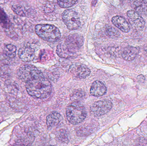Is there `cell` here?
Masks as SVG:
<instances>
[{
	"label": "cell",
	"instance_id": "1",
	"mask_svg": "<svg viewBox=\"0 0 147 146\" xmlns=\"http://www.w3.org/2000/svg\"><path fill=\"white\" fill-rule=\"evenodd\" d=\"M84 38L77 33L70 34L65 38L58 45L57 53L60 57H73L84 44Z\"/></svg>",
	"mask_w": 147,
	"mask_h": 146
},
{
	"label": "cell",
	"instance_id": "2",
	"mask_svg": "<svg viewBox=\"0 0 147 146\" xmlns=\"http://www.w3.org/2000/svg\"><path fill=\"white\" fill-rule=\"evenodd\" d=\"M25 83L28 93L33 97L45 98L51 93V82L43 75L32 79Z\"/></svg>",
	"mask_w": 147,
	"mask_h": 146
},
{
	"label": "cell",
	"instance_id": "3",
	"mask_svg": "<svg viewBox=\"0 0 147 146\" xmlns=\"http://www.w3.org/2000/svg\"><path fill=\"white\" fill-rule=\"evenodd\" d=\"M35 31L39 37L47 42H55L61 37L59 29L53 25L39 24L35 26Z\"/></svg>",
	"mask_w": 147,
	"mask_h": 146
},
{
	"label": "cell",
	"instance_id": "4",
	"mask_svg": "<svg viewBox=\"0 0 147 146\" xmlns=\"http://www.w3.org/2000/svg\"><path fill=\"white\" fill-rule=\"evenodd\" d=\"M66 114L68 121L73 124L80 123L86 116L84 107L80 103L77 102L72 103L68 106Z\"/></svg>",
	"mask_w": 147,
	"mask_h": 146
},
{
	"label": "cell",
	"instance_id": "5",
	"mask_svg": "<svg viewBox=\"0 0 147 146\" xmlns=\"http://www.w3.org/2000/svg\"><path fill=\"white\" fill-rule=\"evenodd\" d=\"M19 79L26 83L34 78L43 75L42 72L37 67L32 65H25L22 66L17 71Z\"/></svg>",
	"mask_w": 147,
	"mask_h": 146
},
{
	"label": "cell",
	"instance_id": "6",
	"mask_svg": "<svg viewBox=\"0 0 147 146\" xmlns=\"http://www.w3.org/2000/svg\"><path fill=\"white\" fill-rule=\"evenodd\" d=\"M62 18L69 30H76L80 26V19L78 15L73 9L65 10L62 14Z\"/></svg>",
	"mask_w": 147,
	"mask_h": 146
},
{
	"label": "cell",
	"instance_id": "7",
	"mask_svg": "<svg viewBox=\"0 0 147 146\" xmlns=\"http://www.w3.org/2000/svg\"><path fill=\"white\" fill-rule=\"evenodd\" d=\"M112 107V103L109 100H100L92 105L91 107V111L93 115L99 117L107 114Z\"/></svg>",
	"mask_w": 147,
	"mask_h": 146
},
{
	"label": "cell",
	"instance_id": "8",
	"mask_svg": "<svg viewBox=\"0 0 147 146\" xmlns=\"http://www.w3.org/2000/svg\"><path fill=\"white\" fill-rule=\"evenodd\" d=\"M129 20L131 26L137 31H141L144 28L145 21L140 14L135 10H129L127 12Z\"/></svg>",
	"mask_w": 147,
	"mask_h": 146
},
{
	"label": "cell",
	"instance_id": "9",
	"mask_svg": "<svg viewBox=\"0 0 147 146\" xmlns=\"http://www.w3.org/2000/svg\"><path fill=\"white\" fill-rule=\"evenodd\" d=\"M70 72L74 77L79 79L86 78L90 75L91 72L86 66L81 63H76L72 65L71 67Z\"/></svg>",
	"mask_w": 147,
	"mask_h": 146
},
{
	"label": "cell",
	"instance_id": "10",
	"mask_svg": "<svg viewBox=\"0 0 147 146\" xmlns=\"http://www.w3.org/2000/svg\"><path fill=\"white\" fill-rule=\"evenodd\" d=\"M19 58L25 62H30L33 61L35 57L34 50L29 46H23L18 51Z\"/></svg>",
	"mask_w": 147,
	"mask_h": 146
},
{
	"label": "cell",
	"instance_id": "11",
	"mask_svg": "<svg viewBox=\"0 0 147 146\" xmlns=\"http://www.w3.org/2000/svg\"><path fill=\"white\" fill-rule=\"evenodd\" d=\"M106 91L107 88L104 84L99 81H96L92 85L90 93L94 97H98L104 95Z\"/></svg>",
	"mask_w": 147,
	"mask_h": 146
},
{
	"label": "cell",
	"instance_id": "12",
	"mask_svg": "<svg viewBox=\"0 0 147 146\" xmlns=\"http://www.w3.org/2000/svg\"><path fill=\"white\" fill-rule=\"evenodd\" d=\"M111 21L114 25L119 28L122 31L127 33L130 31V25L124 17L117 15L112 18Z\"/></svg>",
	"mask_w": 147,
	"mask_h": 146
},
{
	"label": "cell",
	"instance_id": "13",
	"mask_svg": "<svg viewBox=\"0 0 147 146\" xmlns=\"http://www.w3.org/2000/svg\"><path fill=\"white\" fill-rule=\"evenodd\" d=\"M139 52V49L133 46H127L123 50L122 56L125 61H130L136 58Z\"/></svg>",
	"mask_w": 147,
	"mask_h": 146
},
{
	"label": "cell",
	"instance_id": "14",
	"mask_svg": "<svg viewBox=\"0 0 147 146\" xmlns=\"http://www.w3.org/2000/svg\"><path fill=\"white\" fill-rule=\"evenodd\" d=\"M62 119L63 118L59 113L57 112L51 113L47 117L46 123L47 127L50 128L57 127L62 121Z\"/></svg>",
	"mask_w": 147,
	"mask_h": 146
},
{
	"label": "cell",
	"instance_id": "15",
	"mask_svg": "<svg viewBox=\"0 0 147 146\" xmlns=\"http://www.w3.org/2000/svg\"><path fill=\"white\" fill-rule=\"evenodd\" d=\"M134 9L138 13L147 15V2L145 1H136L133 3Z\"/></svg>",
	"mask_w": 147,
	"mask_h": 146
},
{
	"label": "cell",
	"instance_id": "16",
	"mask_svg": "<svg viewBox=\"0 0 147 146\" xmlns=\"http://www.w3.org/2000/svg\"><path fill=\"white\" fill-rule=\"evenodd\" d=\"M0 24L3 28L8 30L11 26V23L9 18L3 9L0 8Z\"/></svg>",
	"mask_w": 147,
	"mask_h": 146
},
{
	"label": "cell",
	"instance_id": "17",
	"mask_svg": "<svg viewBox=\"0 0 147 146\" xmlns=\"http://www.w3.org/2000/svg\"><path fill=\"white\" fill-rule=\"evenodd\" d=\"M16 46L13 45L8 44L5 45L4 48V52L8 57L13 58L16 56Z\"/></svg>",
	"mask_w": 147,
	"mask_h": 146
},
{
	"label": "cell",
	"instance_id": "18",
	"mask_svg": "<svg viewBox=\"0 0 147 146\" xmlns=\"http://www.w3.org/2000/svg\"><path fill=\"white\" fill-rule=\"evenodd\" d=\"M12 9L14 12L21 16H26V11L24 7L19 4H14L12 7Z\"/></svg>",
	"mask_w": 147,
	"mask_h": 146
},
{
	"label": "cell",
	"instance_id": "19",
	"mask_svg": "<svg viewBox=\"0 0 147 146\" xmlns=\"http://www.w3.org/2000/svg\"><path fill=\"white\" fill-rule=\"evenodd\" d=\"M106 31L108 36L111 37L117 38L120 35V33L117 29L111 27H107Z\"/></svg>",
	"mask_w": 147,
	"mask_h": 146
},
{
	"label": "cell",
	"instance_id": "20",
	"mask_svg": "<svg viewBox=\"0 0 147 146\" xmlns=\"http://www.w3.org/2000/svg\"><path fill=\"white\" fill-rule=\"evenodd\" d=\"M78 2L77 1H58V4L61 7L66 8L73 6Z\"/></svg>",
	"mask_w": 147,
	"mask_h": 146
},
{
	"label": "cell",
	"instance_id": "21",
	"mask_svg": "<svg viewBox=\"0 0 147 146\" xmlns=\"http://www.w3.org/2000/svg\"><path fill=\"white\" fill-rule=\"evenodd\" d=\"M58 138L61 141L63 142H66L68 140L67 132L64 130H60L59 133Z\"/></svg>",
	"mask_w": 147,
	"mask_h": 146
},
{
	"label": "cell",
	"instance_id": "22",
	"mask_svg": "<svg viewBox=\"0 0 147 146\" xmlns=\"http://www.w3.org/2000/svg\"><path fill=\"white\" fill-rule=\"evenodd\" d=\"M136 146H147V140L144 138H140L136 140Z\"/></svg>",
	"mask_w": 147,
	"mask_h": 146
},
{
	"label": "cell",
	"instance_id": "23",
	"mask_svg": "<svg viewBox=\"0 0 147 146\" xmlns=\"http://www.w3.org/2000/svg\"><path fill=\"white\" fill-rule=\"evenodd\" d=\"M137 79L140 82H144L145 80V77L143 75H140L137 77Z\"/></svg>",
	"mask_w": 147,
	"mask_h": 146
},
{
	"label": "cell",
	"instance_id": "24",
	"mask_svg": "<svg viewBox=\"0 0 147 146\" xmlns=\"http://www.w3.org/2000/svg\"><path fill=\"white\" fill-rule=\"evenodd\" d=\"M144 50H145V51H146V52L147 53V45H145L144 47Z\"/></svg>",
	"mask_w": 147,
	"mask_h": 146
}]
</instances>
